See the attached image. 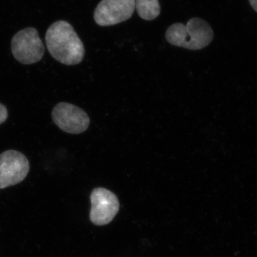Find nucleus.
<instances>
[{
  "mask_svg": "<svg viewBox=\"0 0 257 257\" xmlns=\"http://www.w3.org/2000/svg\"><path fill=\"white\" fill-rule=\"evenodd\" d=\"M166 40L174 46L190 50H199L207 47L214 38L210 25L202 19H191L184 25L175 23L166 32Z\"/></svg>",
  "mask_w": 257,
  "mask_h": 257,
  "instance_id": "obj_2",
  "label": "nucleus"
},
{
  "mask_svg": "<svg viewBox=\"0 0 257 257\" xmlns=\"http://www.w3.org/2000/svg\"><path fill=\"white\" fill-rule=\"evenodd\" d=\"M90 220L93 224L102 226L110 223L119 209L116 194L102 187L94 189L90 196Z\"/></svg>",
  "mask_w": 257,
  "mask_h": 257,
  "instance_id": "obj_6",
  "label": "nucleus"
},
{
  "mask_svg": "<svg viewBox=\"0 0 257 257\" xmlns=\"http://www.w3.org/2000/svg\"><path fill=\"white\" fill-rule=\"evenodd\" d=\"M29 171L30 162L23 153L16 150L3 152L0 155V189L23 182Z\"/></svg>",
  "mask_w": 257,
  "mask_h": 257,
  "instance_id": "obj_4",
  "label": "nucleus"
},
{
  "mask_svg": "<svg viewBox=\"0 0 257 257\" xmlns=\"http://www.w3.org/2000/svg\"><path fill=\"white\" fill-rule=\"evenodd\" d=\"M13 55L18 62L23 64L37 63L45 55V45L35 28H28L20 30L12 39Z\"/></svg>",
  "mask_w": 257,
  "mask_h": 257,
  "instance_id": "obj_3",
  "label": "nucleus"
},
{
  "mask_svg": "<svg viewBox=\"0 0 257 257\" xmlns=\"http://www.w3.org/2000/svg\"><path fill=\"white\" fill-rule=\"evenodd\" d=\"M45 40L52 57L65 65L78 64L85 55L84 44L67 22L59 20L52 24L47 30Z\"/></svg>",
  "mask_w": 257,
  "mask_h": 257,
  "instance_id": "obj_1",
  "label": "nucleus"
},
{
  "mask_svg": "<svg viewBox=\"0 0 257 257\" xmlns=\"http://www.w3.org/2000/svg\"><path fill=\"white\" fill-rule=\"evenodd\" d=\"M8 117V111L5 106L0 103V124L4 123Z\"/></svg>",
  "mask_w": 257,
  "mask_h": 257,
  "instance_id": "obj_9",
  "label": "nucleus"
},
{
  "mask_svg": "<svg viewBox=\"0 0 257 257\" xmlns=\"http://www.w3.org/2000/svg\"><path fill=\"white\" fill-rule=\"evenodd\" d=\"M135 9L139 16L147 21L158 18L161 13L159 0H135Z\"/></svg>",
  "mask_w": 257,
  "mask_h": 257,
  "instance_id": "obj_8",
  "label": "nucleus"
},
{
  "mask_svg": "<svg viewBox=\"0 0 257 257\" xmlns=\"http://www.w3.org/2000/svg\"><path fill=\"white\" fill-rule=\"evenodd\" d=\"M54 122L64 133L79 135L89 128L90 119L87 113L70 103L60 102L52 112Z\"/></svg>",
  "mask_w": 257,
  "mask_h": 257,
  "instance_id": "obj_5",
  "label": "nucleus"
},
{
  "mask_svg": "<svg viewBox=\"0 0 257 257\" xmlns=\"http://www.w3.org/2000/svg\"><path fill=\"white\" fill-rule=\"evenodd\" d=\"M135 0H101L94 10L96 23L101 27L123 23L133 16Z\"/></svg>",
  "mask_w": 257,
  "mask_h": 257,
  "instance_id": "obj_7",
  "label": "nucleus"
},
{
  "mask_svg": "<svg viewBox=\"0 0 257 257\" xmlns=\"http://www.w3.org/2000/svg\"><path fill=\"white\" fill-rule=\"evenodd\" d=\"M250 5L252 7L253 10L257 13V0H248Z\"/></svg>",
  "mask_w": 257,
  "mask_h": 257,
  "instance_id": "obj_10",
  "label": "nucleus"
}]
</instances>
